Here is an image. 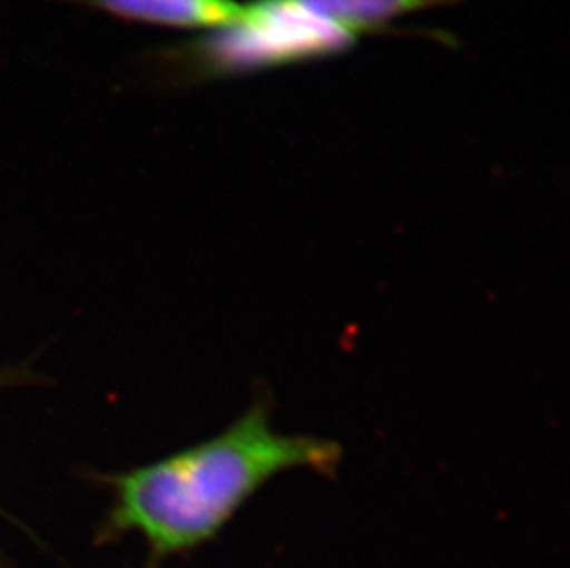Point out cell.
I'll return each mask as SVG.
<instances>
[{"instance_id": "obj_1", "label": "cell", "mask_w": 570, "mask_h": 568, "mask_svg": "<svg viewBox=\"0 0 570 568\" xmlns=\"http://www.w3.org/2000/svg\"><path fill=\"white\" fill-rule=\"evenodd\" d=\"M274 402L258 393L226 430L196 445L106 478L114 505L100 541L139 533L148 548L145 568L215 541L238 511L283 472L333 478L342 447L328 438L285 434L272 424Z\"/></svg>"}, {"instance_id": "obj_2", "label": "cell", "mask_w": 570, "mask_h": 568, "mask_svg": "<svg viewBox=\"0 0 570 568\" xmlns=\"http://www.w3.org/2000/svg\"><path fill=\"white\" fill-rule=\"evenodd\" d=\"M358 38L296 0H254L240 21L157 49L148 65L159 80L189 86L345 55Z\"/></svg>"}, {"instance_id": "obj_3", "label": "cell", "mask_w": 570, "mask_h": 568, "mask_svg": "<svg viewBox=\"0 0 570 568\" xmlns=\"http://www.w3.org/2000/svg\"><path fill=\"white\" fill-rule=\"evenodd\" d=\"M119 21L174 30H216L240 21L237 0H70Z\"/></svg>"}, {"instance_id": "obj_4", "label": "cell", "mask_w": 570, "mask_h": 568, "mask_svg": "<svg viewBox=\"0 0 570 568\" xmlns=\"http://www.w3.org/2000/svg\"><path fill=\"white\" fill-rule=\"evenodd\" d=\"M317 16L347 28L356 36L379 33L397 17L415 11L431 10L436 6L451 4L458 0H296Z\"/></svg>"}, {"instance_id": "obj_5", "label": "cell", "mask_w": 570, "mask_h": 568, "mask_svg": "<svg viewBox=\"0 0 570 568\" xmlns=\"http://www.w3.org/2000/svg\"><path fill=\"white\" fill-rule=\"evenodd\" d=\"M13 376H16V373H0V386H8L11 381H13ZM0 568H2V565H0Z\"/></svg>"}]
</instances>
